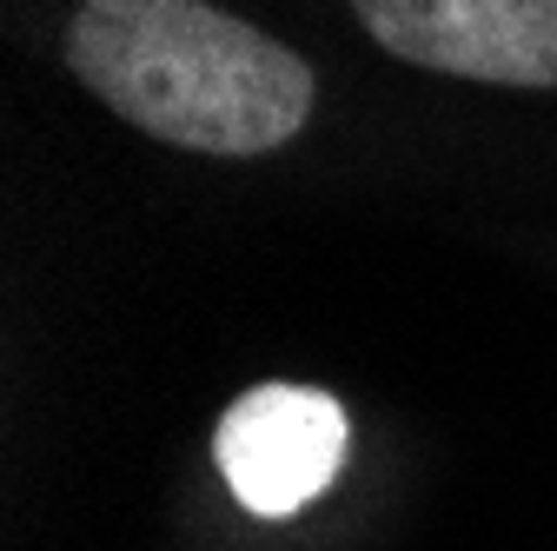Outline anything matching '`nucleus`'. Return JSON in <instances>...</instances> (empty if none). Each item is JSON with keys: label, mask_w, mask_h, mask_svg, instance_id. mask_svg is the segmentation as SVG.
<instances>
[{"label": "nucleus", "mask_w": 557, "mask_h": 551, "mask_svg": "<svg viewBox=\"0 0 557 551\" xmlns=\"http://www.w3.org/2000/svg\"><path fill=\"white\" fill-rule=\"evenodd\" d=\"M405 66L492 87H557V0H352Z\"/></svg>", "instance_id": "obj_2"}, {"label": "nucleus", "mask_w": 557, "mask_h": 551, "mask_svg": "<svg viewBox=\"0 0 557 551\" xmlns=\"http://www.w3.org/2000/svg\"><path fill=\"white\" fill-rule=\"evenodd\" d=\"M352 445V419L345 405L319 385H252L226 405L213 432L220 478L252 518H293L312 505Z\"/></svg>", "instance_id": "obj_3"}, {"label": "nucleus", "mask_w": 557, "mask_h": 551, "mask_svg": "<svg viewBox=\"0 0 557 551\" xmlns=\"http://www.w3.org/2000/svg\"><path fill=\"white\" fill-rule=\"evenodd\" d=\"M66 66L126 126L226 160L286 147L319 94L286 40L206 0H87L66 27Z\"/></svg>", "instance_id": "obj_1"}]
</instances>
